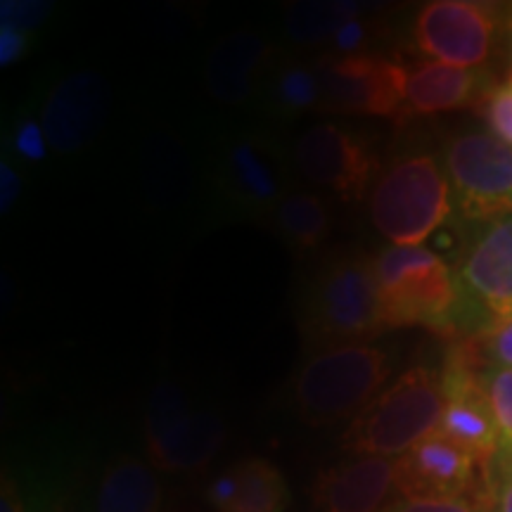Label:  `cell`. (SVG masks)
<instances>
[{
	"label": "cell",
	"mask_w": 512,
	"mask_h": 512,
	"mask_svg": "<svg viewBox=\"0 0 512 512\" xmlns=\"http://www.w3.org/2000/svg\"><path fill=\"white\" fill-rule=\"evenodd\" d=\"M482 384L498 434H501V446L512 448V368H486Z\"/></svg>",
	"instance_id": "23"
},
{
	"label": "cell",
	"mask_w": 512,
	"mask_h": 512,
	"mask_svg": "<svg viewBox=\"0 0 512 512\" xmlns=\"http://www.w3.org/2000/svg\"><path fill=\"white\" fill-rule=\"evenodd\" d=\"M486 512H512V456L505 448L491 463L489 491H486Z\"/></svg>",
	"instance_id": "26"
},
{
	"label": "cell",
	"mask_w": 512,
	"mask_h": 512,
	"mask_svg": "<svg viewBox=\"0 0 512 512\" xmlns=\"http://www.w3.org/2000/svg\"><path fill=\"white\" fill-rule=\"evenodd\" d=\"M467 304L494 328L512 318V216L486 223L458 271Z\"/></svg>",
	"instance_id": "14"
},
{
	"label": "cell",
	"mask_w": 512,
	"mask_h": 512,
	"mask_svg": "<svg viewBox=\"0 0 512 512\" xmlns=\"http://www.w3.org/2000/svg\"><path fill=\"white\" fill-rule=\"evenodd\" d=\"M273 228L287 249L297 256L318 252L328 240L332 219L323 197L306 190H292L273 214Z\"/></svg>",
	"instance_id": "20"
},
{
	"label": "cell",
	"mask_w": 512,
	"mask_h": 512,
	"mask_svg": "<svg viewBox=\"0 0 512 512\" xmlns=\"http://www.w3.org/2000/svg\"><path fill=\"white\" fill-rule=\"evenodd\" d=\"M444 408L446 394L437 370H406L349 422L342 451L354 458H399L439 430Z\"/></svg>",
	"instance_id": "3"
},
{
	"label": "cell",
	"mask_w": 512,
	"mask_h": 512,
	"mask_svg": "<svg viewBox=\"0 0 512 512\" xmlns=\"http://www.w3.org/2000/svg\"><path fill=\"white\" fill-rule=\"evenodd\" d=\"M503 12L472 0H432L413 22V41L422 55L453 67L482 69L494 55Z\"/></svg>",
	"instance_id": "12"
},
{
	"label": "cell",
	"mask_w": 512,
	"mask_h": 512,
	"mask_svg": "<svg viewBox=\"0 0 512 512\" xmlns=\"http://www.w3.org/2000/svg\"><path fill=\"white\" fill-rule=\"evenodd\" d=\"M384 323L389 328L425 325L456 330L465 311V292L451 266L422 245H389L375 256Z\"/></svg>",
	"instance_id": "4"
},
{
	"label": "cell",
	"mask_w": 512,
	"mask_h": 512,
	"mask_svg": "<svg viewBox=\"0 0 512 512\" xmlns=\"http://www.w3.org/2000/svg\"><path fill=\"white\" fill-rule=\"evenodd\" d=\"M12 147L27 162H43L48 155V138L43 126L34 119L19 121L12 131Z\"/></svg>",
	"instance_id": "27"
},
{
	"label": "cell",
	"mask_w": 512,
	"mask_h": 512,
	"mask_svg": "<svg viewBox=\"0 0 512 512\" xmlns=\"http://www.w3.org/2000/svg\"><path fill=\"white\" fill-rule=\"evenodd\" d=\"M477 107L491 133L512 147V79L491 88Z\"/></svg>",
	"instance_id": "24"
},
{
	"label": "cell",
	"mask_w": 512,
	"mask_h": 512,
	"mask_svg": "<svg viewBox=\"0 0 512 512\" xmlns=\"http://www.w3.org/2000/svg\"><path fill=\"white\" fill-rule=\"evenodd\" d=\"M370 38V24L363 17L351 19L337 31L335 38L330 41L332 55H358L363 53Z\"/></svg>",
	"instance_id": "30"
},
{
	"label": "cell",
	"mask_w": 512,
	"mask_h": 512,
	"mask_svg": "<svg viewBox=\"0 0 512 512\" xmlns=\"http://www.w3.org/2000/svg\"><path fill=\"white\" fill-rule=\"evenodd\" d=\"M394 494V460L358 456L320 472L311 503L313 512H384Z\"/></svg>",
	"instance_id": "15"
},
{
	"label": "cell",
	"mask_w": 512,
	"mask_h": 512,
	"mask_svg": "<svg viewBox=\"0 0 512 512\" xmlns=\"http://www.w3.org/2000/svg\"><path fill=\"white\" fill-rule=\"evenodd\" d=\"M290 162L304 183L335 192L342 202L366 200L382 171L370 143L332 121L306 128L292 147Z\"/></svg>",
	"instance_id": "10"
},
{
	"label": "cell",
	"mask_w": 512,
	"mask_h": 512,
	"mask_svg": "<svg viewBox=\"0 0 512 512\" xmlns=\"http://www.w3.org/2000/svg\"><path fill=\"white\" fill-rule=\"evenodd\" d=\"M394 358L375 344L309 354L292 380L294 411L311 427L354 420L392 377Z\"/></svg>",
	"instance_id": "2"
},
{
	"label": "cell",
	"mask_w": 512,
	"mask_h": 512,
	"mask_svg": "<svg viewBox=\"0 0 512 512\" xmlns=\"http://www.w3.org/2000/svg\"><path fill=\"white\" fill-rule=\"evenodd\" d=\"M110 86L95 69H76L50 86L41 107V126L57 155L83 152L105 128Z\"/></svg>",
	"instance_id": "13"
},
{
	"label": "cell",
	"mask_w": 512,
	"mask_h": 512,
	"mask_svg": "<svg viewBox=\"0 0 512 512\" xmlns=\"http://www.w3.org/2000/svg\"><path fill=\"white\" fill-rule=\"evenodd\" d=\"M31 512H67L62 501H43L41 505H36Z\"/></svg>",
	"instance_id": "34"
},
{
	"label": "cell",
	"mask_w": 512,
	"mask_h": 512,
	"mask_svg": "<svg viewBox=\"0 0 512 512\" xmlns=\"http://www.w3.org/2000/svg\"><path fill=\"white\" fill-rule=\"evenodd\" d=\"M299 330L309 354L370 344L382 335L387 323L373 256L347 252L325 261L304 290Z\"/></svg>",
	"instance_id": "1"
},
{
	"label": "cell",
	"mask_w": 512,
	"mask_h": 512,
	"mask_svg": "<svg viewBox=\"0 0 512 512\" xmlns=\"http://www.w3.org/2000/svg\"><path fill=\"white\" fill-rule=\"evenodd\" d=\"M19 192H22V178L8 162H3L0 164V209L3 214L15 207Z\"/></svg>",
	"instance_id": "32"
},
{
	"label": "cell",
	"mask_w": 512,
	"mask_h": 512,
	"mask_svg": "<svg viewBox=\"0 0 512 512\" xmlns=\"http://www.w3.org/2000/svg\"><path fill=\"white\" fill-rule=\"evenodd\" d=\"M491 467L444 432H434L394 460L396 494L415 501L467 498L484 508Z\"/></svg>",
	"instance_id": "11"
},
{
	"label": "cell",
	"mask_w": 512,
	"mask_h": 512,
	"mask_svg": "<svg viewBox=\"0 0 512 512\" xmlns=\"http://www.w3.org/2000/svg\"><path fill=\"white\" fill-rule=\"evenodd\" d=\"M31 50V34L0 27V64L10 67Z\"/></svg>",
	"instance_id": "31"
},
{
	"label": "cell",
	"mask_w": 512,
	"mask_h": 512,
	"mask_svg": "<svg viewBox=\"0 0 512 512\" xmlns=\"http://www.w3.org/2000/svg\"><path fill=\"white\" fill-rule=\"evenodd\" d=\"M494 88L484 69L453 67L444 62H422L408 69L406 105L408 119L432 117V114L458 112L479 105L486 93Z\"/></svg>",
	"instance_id": "17"
},
{
	"label": "cell",
	"mask_w": 512,
	"mask_h": 512,
	"mask_svg": "<svg viewBox=\"0 0 512 512\" xmlns=\"http://www.w3.org/2000/svg\"><path fill=\"white\" fill-rule=\"evenodd\" d=\"M271 55V46L256 31L238 29L223 36L211 50L204 69V83L211 98L230 107L245 105L259 88Z\"/></svg>",
	"instance_id": "16"
},
{
	"label": "cell",
	"mask_w": 512,
	"mask_h": 512,
	"mask_svg": "<svg viewBox=\"0 0 512 512\" xmlns=\"http://www.w3.org/2000/svg\"><path fill=\"white\" fill-rule=\"evenodd\" d=\"M320 112L361 114V117L408 119V69L387 57L325 55L318 60Z\"/></svg>",
	"instance_id": "9"
},
{
	"label": "cell",
	"mask_w": 512,
	"mask_h": 512,
	"mask_svg": "<svg viewBox=\"0 0 512 512\" xmlns=\"http://www.w3.org/2000/svg\"><path fill=\"white\" fill-rule=\"evenodd\" d=\"M0 512H27V498L19 489L17 479L3 472V486H0Z\"/></svg>",
	"instance_id": "33"
},
{
	"label": "cell",
	"mask_w": 512,
	"mask_h": 512,
	"mask_svg": "<svg viewBox=\"0 0 512 512\" xmlns=\"http://www.w3.org/2000/svg\"><path fill=\"white\" fill-rule=\"evenodd\" d=\"M368 5L356 0H304L287 5L285 29L287 36L299 46H320L330 43L344 24L363 17Z\"/></svg>",
	"instance_id": "21"
},
{
	"label": "cell",
	"mask_w": 512,
	"mask_h": 512,
	"mask_svg": "<svg viewBox=\"0 0 512 512\" xmlns=\"http://www.w3.org/2000/svg\"><path fill=\"white\" fill-rule=\"evenodd\" d=\"M143 432L147 463L159 472L204 470L226 441L219 415L192 406L183 389L171 382L152 389Z\"/></svg>",
	"instance_id": "6"
},
{
	"label": "cell",
	"mask_w": 512,
	"mask_h": 512,
	"mask_svg": "<svg viewBox=\"0 0 512 512\" xmlns=\"http://www.w3.org/2000/svg\"><path fill=\"white\" fill-rule=\"evenodd\" d=\"M209 503L216 512H285L290 486L271 460L245 458L211 482Z\"/></svg>",
	"instance_id": "18"
},
{
	"label": "cell",
	"mask_w": 512,
	"mask_h": 512,
	"mask_svg": "<svg viewBox=\"0 0 512 512\" xmlns=\"http://www.w3.org/2000/svg\"><path fill=\"white\" fill-rule=\"evenodd\" d=\"M55 5L43 0H3L0 3V27L31 34L50 17Z\"/></svg>",
	"instance_id": "25"
},
{
	"label": "cell",
	"mask_w": 512,
	"mask_h": 512,
	"mask_svg": "<svg viewBox=\"0 0 512 512\" xmlns=\"http://www.w3.org/2000/svg\"><path fill=\"white\" fill-rule=\"evenodd\" d=\"M444 171L465 221L486 226L512 216V147L491 131H460L448 138Z\"/></svg>",
	"instance_id": "8"
},
{
	"label": "cell",
	"mask_w": 512,
	"mask_h": 512,
	"mask_svg": "<svg viewBox=\"0 0 512 512\" xmlns=\"http://www.w3.org/2000/svg\"><path fill=\"white\" fill-rule=\"evenodd\" d=\"M484 349L491 366L512 368V318L484 332Z\"/></svg>",
	"instance_id": "29"
},
{
	"label": "cell",
	"mask_w": 512,
	"mask_h": 512,
	"mask_svg": "<svg viewBox=\"0 0 512 512\" xmlns=\"http://www.w3.org/2000/svg\"><path fill=\"white\" fill-rule=\"evenodd\" d=\"M384 512H486L482 505L467 498L453 501H415V498H396Z\"/></svg>",
	"instance_id": "28"
},
{
	"label": "cell",
	"mask_w": 512,
	"mask_h": 512,
	"mask_svg": "<svg viewBox=\"0 0 512 512\" xmlns=\"http://www.w3.org/2000/svg\"><path fill=\"white\" fill-rule=\"evenodd\" d=\"M268 105L278 117H302L320 110V74L316 62L287 60L271 67L268 76Z\"/></svg>",
	"instance_id": "22"
},
{
	"label": "cell",
	"mask_w": 512,
	"mask_h": 512,
	"mask_svg": "<svg viewBox=\"0 0 512 512\" xmlns=\"http://www.w3.org/2000/svg\"><path fill=\"white\" fill-rule=\"evenodd\" d=\"M451 183L444 164L427 152L389 162L368 195V214L377 233L392 245H422L453 216Z\"/></svg>",
	"instance_id": "5"
},
{
	"label": "cell",
	"mask_w": 512,
	"mask_h": 512,
	"mask_svg": "<svg viewBox=\"0 0 512 512\" xmlns=\"http://www.w3.org/2000/svg\"><path fill=\"white\" fill-rule=\"evenodd\" d=\"M162 482L147 460L119 456L105 467L95 494V512H159Z\"/></svg>",
	"instance_id": "19"
},
{
	"label": "cell",
	"mask_w": 512,
	"mask_h": 512,
	"mask_svg": "<svg viewBox=\"0 0 512 512\" xmlns=\"http://www.w3.org/2000/svg\"><path fill=\"white\" fill-rule=\"evenodd\" d=\"M214 171L219 200L240 219H273L292 192V162L271 136L259 131L235 133L221 143Z\"/></svg>",
	"instance_id": "7"
},
{
	"label": "cell",
	"mask_w": 512,
	"mask_h": 512,
	"mask_svg": "<svg viewBox=\"0 0 512 512\" xmlns=\"http://www.w3.org/2000/svg\"><path fill=\"white\" fill-rule=\"evenodd\" d=\"M501 448H505V446H501ZM505 451H508V453H510V456H512V448H505Z\"/></svg>",
	"instance_id": "35"
}]
</instances>
